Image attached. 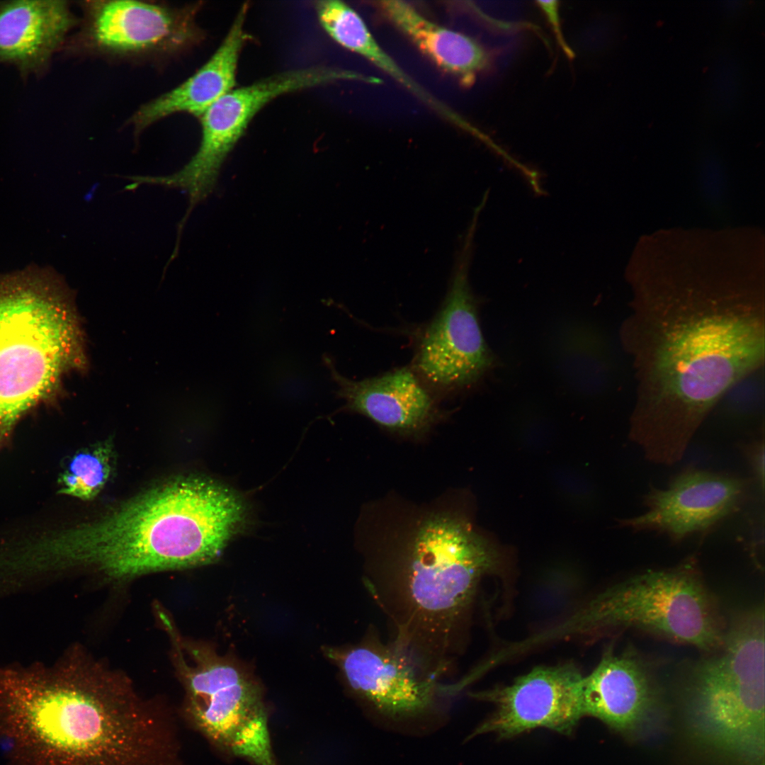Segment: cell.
I'll return each mask as SVG.
<instances>
[{
    "instance_id": "obj_19",
    "label": "cell",
    "mask_w": 765,
    "mask_h": 765,
    "mask_svg": "<svg viewBox=\"0 0 765 765\" xmlns=\"http://www.w3.org/2000/svg\"><path fill=\"white\" fill-rule=\"evenodd\" d=\"M385 16L431 61L465 86L491 67V53L475 39L436 24L402 1H381Z\"/></svg>"
},
{
    "instance_id": "obj_24",
    "label": "cell",
    "mask_w": 765,
    "mask_h": 765,
    "mask_svg": "<svg viewBox=\"0 0 765 765\" xmlns=\"http://www.w3.org/2000/svg\"><path fill=\"white\" fill-rule=\"evenodd\" d=\"M536 4L546 16L555 35L556 40L563 52L570 60H572L574 53L566 42L561 28L559 2L557 1H537Z\"/></svg>"
},
{
    "instance_id": "obj_13",
    "label": "cell",
    "mask_w": 765,
    "mask_h": 765,
    "mask_svg": "<svg viewBox=\"0 0 765 765\" xmlns=\"http://www.w3.org/2000/svg\"><path fill=\"white\" fill-rule=\"evenodd\" d=\"M583 676L572 662L538 666L509 685L471 693L472 698L495 706L472 736L492 732L510 738L540 727L570 734L584 717Z\"/></svg>"
},
{
    "instance_id": "obj_15",
    "label": "cell",
    "mask_w": 765,
    "mask_h": 765,
    "mask_svg": "<svg viewBox=\"0 0 765 765\" xmlns=\"http://www.w3.org/2000/svg\"><path fill=\"white\" fill-rule=\"evenodd\" d=\"M658 703L650 671L635 652L607 650L581 684L584 716L595 718L623 735L640 730Z\"/></svg>"
},
{
    "instance_id": "obj_12",
    "label": "cell",
    "mask_w": 765,
    "mask_h": 765,
    "mask_svg": "<svg viewBox=\"0 0 765 765\" xmlns=\"http://www.w3.org/2000/svg\"><path fill=\"white\" fill-rule=\"evenodd\" d=\"M323 652L349 691L388 718L423 716L443 696L438 679L423 675L404 652L373 631L356 643L325 647Z\"/></svg>"
},
{
    "instance_id": "obj_7",
    "label": "cell",
    "mask_w": 765,
    "mask_h": 765,
    "mask_svg": "<svg viewBox=\"0 0 765 765\" xmlns=\"http://www.w3.org/2000/svg\"><path fill=\"white\" fill-rule=\"evenodd\" d=\"M764 606L742 612L715 654L697 664L687 688L693 727L710 744L756 761L764 754Z\"/></svg>"
},
{
    "instance_id": "obj_4",
    "label": "cell",
    "mask_w": 765,
    "mask_h": 765,
    "mask_svg": "<svg viewBox=\"0 0 765 765\" xmlns=\"http://www.w3.org/2000/svg\"><path fill=\"white\" fill-rule=\"evenodd\" d=\"M241 499L201 477L152 489L67 538V556L113 581L211 563L244 516Z\"/></svg>"
},
{
    "instance_id": "obj_16",
    "label": "cell",
    "mask_w": 765,
    "mask_h": 765,
    "mask_svg": "<svg viewBox=\"0 0 765 765\" xmlns=\"http://www.w3.org/2000/svg\"><path fill=\"white\" fill-rule=\"evenodd\" d=\"M346 408L404 435L428 431L442 416L435 394L412 368H395L361 380L333 370Z\"/></svg>"
},
{
    "instance_id": "obj_25",
    "label": "cell",
    "mask_w": 765,
    "mask_h": 765,
    "mask_svg": "<svg viewBox=\"0 0 765 765\" xmlns=\"http://www.w3.org/2000/svg\"><path fill=\"white\" fill-rule=\"evenodd\" d=\"M725 4V5L723 6L724 11L725 14L730 17L737 16L743 7L742 2L737 1H727Z\"/></svg>"
},
{
    "instance_id": "obj_11",
    "label": "cell",
    "mask_w": 765,
    "mask_h": 765,
    "mask_svg": "<svg viewBox=\"0 0 765 765\" xmlns=\"http://www.w3.org/2000/svg\"><path fill=\"white\" fill-rule=\"evenodd\" d=\"M750 480L735 474L688 466L663 489L650 486L645 511L618 520L633 533H654L678 544L713 530L746 502Z\"/></svg>"
},
{
    "instance_id": "obj_3",
    "label": "cell",
    "mask_w": 765,
    "mask_h": 765,
    "mask_svg": "<svg viewBox=\"0 0 765 765\" xmlns=\"http://www.w3.org/2000/svg\"><path fill=\"white\" fill-rule=\"evenodd\" d=\"M504 552L464 517L424 520L405 551L363 584L387 617L392 642L425 676L446 674L461 647L483 577L504 567Z\"/></svg>"
},
{
    "instance_id": "obj_5",
    "label": "cell",
    "mask_w": 765,
    "mask_h": 765,
    "mask_svg": "<svg viewBox=\"0 0 765 765\" xmlns=\"http://www.w3.org/2000/svg\"><path fill=\"white\" fill-rule=\"evenodd\" d=\"M88 369L83 323L62 280L34 271L0 278V439L59 402L64 380Z\"/></svg>"
},
{
    "instance_id": "obj_26",
    "label": "cell",
    "mask_w": 765,
    "mask_h": 765,
    "mask_svg": "<svg viewBox=\"0 0 765 765\" xmlns=\"http://www.w3.org/2000/svg\"><path fill=\"white\" fill-rule=\"evenodd\" d=\"M130 177H131V176H130ZM130 177H129V178H130ZM130 186H131V187H132V188L133 187L132 184H131ZM182 230H179V229L178 230V231H179V232H182Z\"/></svg>"
},
{
    "instance_id": "obj_6",
    "label": "cell",
    "mask_w": 765,
    "mask_h": 765,
    "mask_svg": "<svg viewBox=\"0 0 765 765\" xmlns=\"http://www.w3.org/2000/svg\"><path fill=\"white\" fill-rule=\"evenodd\" d=\"M626 628L713 652L726 629L696 560L651 570L600 591L555 625L534 635L538 645L595 638Z\"/></svg>"
},
{
    "instance_id": "obj_22",
    "label": "cell",
    "mask_w": 765,
    "mask_h": 765,
    "mask_svg": "<svg viewBox=\"0 0 765 765\" xmlns=\"http://www.w3.org/2000/svg\"><path fill=\"white\" fill-rule=\"evenodd\" d=\"M742 91V70L737 57L722 51L714 59L708 81V101L718 118L729 116L736 110Z\"/></svg>"
},
{
    "instance_id": "obj_9",
    "label": "cell",
    "mask_w": 765,
    "mask_h": 765,
    "mask_svg": "<svg viewBox=\"0 0 765 765\" xmlns=\"http://www.w3.org/2000/svg\"><path fill=\"white\" fill-rule=\"evenodd\" d=\"M478 218L473 214L445 298L422 329L415 348L412 368L435 394L468 390L481 382L496 363L483 337L479 300L468 278Z\"/></svg>"
},
{
    "instance_id": "obj_21",
    "label": "cell",
    "mask_w": 765,
    "mask_h": 765,
    "mask_svg": "<svg viewBox=\"0 0 765 765\" xmlns=\"http://www.w3.org/2000/svg\"><path fill=\"white\" fill-rule=\"evenodd\" d=\"M113 458L112 446L108 442L76 453L61 476V492L84 500L94 499L108 482Z\"/></svg>"
},
{
    "instance_id": "obj_10",
    "label": "cell",
    "mask_w": 765,
    "mask_h": 765,
    "mask_svg": "<svg viewBox=\"0 0 765 765\" xmlns=\"http://www.w3.org/2000/svg\"><path fill=\"white\" fill-rule=\"evenodd\" d=\"M358 79V74L353 71L315 66L273 74L251 84L234 89L200 117L202 137L198 150L192 159L173 174L143 176L141 183L186 191L189 206L183 218L186 221L195 205L212 192L223 162L254 117L266 105L285 94Z\"/></svg>"
},
{
    "instance_id": "obj_1",
    "label": "cell",
    "mask_w": 765,
    "mask_h": 765,
    "mask_svg": "<svg viewBox=\"0 0 765 765\" xmlns=\"http://www.w3.org/2000/svg\"><path fill=\"white\" fill-rule=\"evenodd\" d=\"M759 301L659 298L635 302L620 329L633 361L630 435L659 453L684 455L727 391L764 362Z\"/></svg>"
},
{
    "instance_id": "obj_20",
    "label": "cell",
    "mask_w": 765,
    "mask_h": 765,
    "mask_svg": "<svg viewBox=\"0 0 765 765\" xmlns=\"http://www.w3.org/2000/svg\"><path fill=\"white\" fill-rule=\"evenodd\" d=\"M322 24L340 45L373 63L452 123L458 122L459 115L432 97L399 67L378 45L358 13L346 4L339 3L331 7Z\"/></svg>"
},
{
    "instance_id": "obj_8",
    "label": "cell",
    "mask_w": 765,
    "mask_h": 765,
    "mask_svg": "<svg viewBox=\"0 0 765 765\" xmlns=\"http://www.w3.org/2000/svg\"><path fill=\"white\" fill-rule=\"evenodd\" d=\"M193 727L220 750L256 765H277L260 684L242 664L208 645L181 638L164 623Z\"/></svg>"
},
{
    "instance_id": "obj_18",
    "label": "cell",
    "mask_w": 765,
    "mask_h": 765,
    "mask_svg": "<svg viewBox=\"0 0 765 765\" xmlns=\"http://www.w3.org/2000/svg\"><path fill=\"white\" fill-rule=\"evenodd\" d=\"M73 23L64 1H17L0 6V62L28 70L40 67Z\"/></svg>"
},
{
    "instance_id": "obj_17",
    "label": "cell",
    "mask_w": 765,
    "mask_h": 765,
    "mask_svg": "<svg viewBox=\"0 0 765 765\" xmlns=\"http://www.w3.org/2000/svg\"><path fill=\"white\" fill-rule=\"evenodd\" d=\"M249 8L246 3L240 7L218 48L196 72L137 110L132 122L137 130L174 113L200 117L215 101L234 89L239 59L249 39L245 30Z\"/></svg>"
},
{
    "instance_id": "obj_14",
    "label": "cell",
    "mask_w": 765,
    "mask_h": 765,
    "mask_svg": "<svg viewBox=\"0 0 765 765\" xmlns=\"http://www.w3.org/2000/svg\"><path fill=\"white\" fill-rule=\"evenodd\" d=\"M200 5L183 8L132 0L90 1L86 34L97 49L117 54L171 50L203 38L196 22Z\"/></svg>"
},
{
    "instance_id": "obj_2",
    "label": "cell",
    "mask_w": 765,
    "mask_h": 765,
    "mask_svg": "<svg viewBox=\"0 0 765 765\" xmlns=\"http://www.w3.org/2000/svg\"><path fill=\"white\" fill-rule=\"evenodd\" d=\"M0 701L28 720L49 765H182L171 720L107 674L73 663L12 669Z\"/></svg>"
},
{
    "instance_id": "obj_23",
    "label": "cell",
    "mask_w": 765,
    "mask_h": 765,
    "mask_svg": "<svg viewBox=\"0 0 765 765\" xmlns=\"http://www.w3.org/2000/svg\"><path fill=\"white\" fill-rule=\"evenodd\" d=\"M740 449L752 474L754 482L762 497L765 483V446L764 436L741 445Z\"/></svg>"
}]
</instances>
